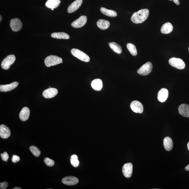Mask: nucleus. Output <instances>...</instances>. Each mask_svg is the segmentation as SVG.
I'll use <instances>...</instances> for the list:
<instances>
[{"instance_id": "nucleus-1", "label": "nucleus", "mask_w": 189, "mask_h": 189, "mask_svg": "<svg viewBox=\"0 0 189 189\" xmlns=\"http://www.w3.org/2000/svg\"><path fill=\"white\" fill-rule=\"evenodd\" d=\"M149 11L147 9H140L135 12L131 17V20L134 24H138L144 22L148 17Z\"/></svg>"}, {"instance_id": "nucleus-2", "label": "nucleus", "mask_w": 189, "mask_h": 189, "mask_svg": "<svg viewBox=\"0 0 189 189\" xmlns=\"http://www.w3.org/2000/svg\"><path fill=\"white\" fill-rule=\"evenodd\" d=\"M45 63L46 66L50 67L63 63L61 58L57 56L51 55L46 57L45 60Z\"/></svg>"}, {"instance_id": "nucleus-3", "label": "nucleus", "mask_w": 189, "mask_h": 189, "mask_svg": "<svg viewBox=\"0 0 189 189\" xmlns=\"http://www.w3.org/2000/svg\"><path fill=\"white\" fill-rule=\"evenodd\" d=\"M71 52L74 56L81 61L88 63L90 60V57L89 56L80 50L73 49L71 50Z\"/></svg>"}, {"instance_id": "nucleus-4", "label": "nucleus", "mask_w": 189, "mask_h": 189, "mask_svg": "<svg viewBox=\"0 0 189 189\" xmlns=\"http://www.w3.org/2000/svg\"><path fill=\"white\" fill-rule=\"evenodd\" d=\"M169 63L172 66L179 69H183L185 67V64L182 59L176 57L171 58Z\"/></svg>"}, {"instance_id": "nucleus-5", "label": "nucleus", "mask_w": 189, "mask_h": 189, "mask_svg": "<svg viewBox=\"0 0 189 189\" xmlns=\"http://www.w3.org/2000/svg\"><path fill=\"white\" fill-rule=\"evenodd\" d=\"M152 68L153 65L152 63L150 62H148L138 69L137 73L139 74L142 76H147L151 72Z\"/></svg>"}, {"instance_id": "nucleus-6", "label": "nucleus", "mask_w": 189, "mask_h": 189, "mask_svg": "<svg viewBox=\"0 0 189 189\" xmlns=\"http://www.w3.org/2000/svg\"><path fill=\"white\" fill-rule=\"evenodd\" d=\"M15 57L14 55L7 56L2 62L1 66L2 68L5 70L8 69L11 65H12L15 60Z\"/></svg>"}, {"instance_id": "nucleus-7", "label": "nucleus", "mask_w": 189, "mask_h": 189, "mask_svg": "<svg viewBox=\"0 0 189 189\" xmlns=\"http://www.w3.org/2000/svg\"><path fill=\"white\" fill-rule=\"evenodd\" d=\"M10 26L12 30L14 32H18L20 31L23 26V24L20 19L15 18L10 21Z\"/></svg>"}, {"instance_id": "nucleus-8", "label": "nucleus", "mask_w": 189, "mask_h": 189, "mask_svg": "<svg viewBox=\"0 0 189 189\" xmlns=\"http://www.w3.org/2000/svg\"><path fill=\"white\" fill-rule=\"evenodd\" d=\"M87 20V17L85 15H82L74 21L71 24V25L75 28H81L86 24Z\"/></svg>"}, {"instance_id": "nucleus-9", "label": "nucleus", "mask_w": 189, "mask_h": 189, "mask_svg": "<svg viewBox=\"0 0 189 189\" xmlns=\"http://www.w3.org/2000/svg\"><path fill=\"white\" fill-rule=\"evenodd\" d=\"M133 171V165L132 163H127L123 165L122 172L124 176L127 178L132 176Z\"/></svg>"}, {"instance_id": "nucleus-10", "label": "nucleus", "mask_w": 189, "mask_h": 189, "mask_svg": "<svg viewBox=\"0 0 189 189\" xmlns=\"http://www.w3.org/2000/svg\"><path fill=\"white\" fill-rule=\"evenodd\" d=\"M130 108L134 113H141L143 112V105L138 101H134L132 102L131 103Z\"/></svg>"}, {"instance_id": "nucleus-11", "label": "nucleus", "mask_w": 189, "mask_h": 189, "mask_svg": "<svg viewBox=\"0 0 189 189\" xmlns=\"http://www.w3.org/2000/svg\"><path fill=\"white\" fill-rule=\"evenodd\" d=\"M58 91L57 89L49 88L44 90L42 93L44 97L46 98H53L57 95Z\"/></svg>"}, {"instance_id": "nucleus-12", "label": "nucleus", "mask_w": 189, "mask_h": 189, "mask_svg": "<svg viewBox=\"0 0 189 189\" xmlns=\"http://www.w3.org/2000/svg\"><path fill=\"white\" fill-rule=\"evenodd\" d=\"M63 184L69 186L75 185L78 184L79 179L74 176H68L65 177L62 179Z\"/></svg>"}, {"instance_id": "nucleus-13", "label": "nucleus", "mask_w": 189, "mask_h": 189, "mask_svg": "<svg viewBox=\"0 0 189 189\" xmlns=\"http://www.w3.org/2000/svg\"><path fill=\"white\" fill-rule=\"evenodd\" d=\"M169 96V91L166 89L162 88L158 94V99L162 103L166 101Z\"/></svg>"}, {"instance_id": "nucleus-14", "label": "nucleus", "mask_w": 189, "mask_h": 189, "mask_svg": "<svg viewBox=\"0 0 189 189\" xmlns=\"http://www.w3.org/2000/svg\"><path fill=\"white\" fill-rule=\"evenodd\" d=\"M18 84V82H14L9 84L1 85L0 86V91L1 92H7L11 91V90L16 88Z\"/></svg>"}, {"instance_id": "nucleus-15", "label": "nucleus", "mask_w": 189, "mask_h": 189, "mask_svg": "<svg viewBox=\"0 0 189 189\" xmlns=\"http://www.w3.org/2000/svg\"><path fill=\"white\" fill-rule=\"evenodd\" d=\"M11 135V131L10 129L6 126L5 125L2 124L0 126V136L3 139L8 138Z\"/></svg>"}, {"instance_id": "nucleus-16", "label": "nucleus", "mask_w": 189, "mask_h": 189, "mask_svg": "<svg viewBox=\"0 0 189 189\" xmlns=\"http://www.w3.org/2000/svg\"><path fill=\"white\" fill-rule=\"evenodd\" d=\"M82 0H76L69 6L67 11L69 13L74 12L79 8L82 3Z\"/></svg>"}, {"instance_id": "nucleus-17", "label": "nucleus", "mask_w": 189, "mask_h": 189, "mask_svg": "<svg viewBox=\"0 0 189 189\" xmlns=\"http://www.w3.org/2000/svg\"><path fill=\"white\" fill-rule=\"evenodd\" d=\"M179 113L182 116L189 117V105L186 104H182L179 106Z\"/></svg>"}, {"instance_id": "nucleus-18", "label": "nucleus", "mask_w": 189, "mask_h": 189, "mask_svg": "<svg viewBox=\"0 0 189 189\" xmlns=\"http://www.w3.org/2000/svg\"><path fill=\"white\" fill-rule=\"evenodd\" d=\"M30 113V111L28 107H24L23 108L19 113V118L22 121H26L28 120L29 118Z\"/></svg>"}, {"instance_id": "nucleus-19", "label": "nucleus", "mask_w": 189, "mask_h": 189, "mask_svg": "<svg viewBox=\"0 0 189 189\" xmlns=\"http://www.w3.org/2000/svg\"><path fill=\"white\" fill-rule=\"evenodd\" d=\"M91 86L92 88L95 91H99L103 87V82L100 79H96L92 81Z\"/></svg>"}, {"instance_id": "nucleus-20", "label": "nucleus", "mask_w": 189, "mask_h": 189, "mask_svg": "<svg viewBox=\"0 0 189 189\" xmlns=\"http://www.w3.org/2000/svg\"><path fill=\"white\" fill-rule=\"evenodd\" d=\"M164 147L167 151H170L172 149L173 142L172 139L169 137H165L163 140Z\"/></svg>"}, {"instance_id": "nucleus-21", "label": "nucleus", "mask_w": 189, "mask_h": 189, "mask_svg": "<svg viewBox=\"0 0 189 189\" xmlns=\"http://www.w3.org/2000/svg\"><path fill=\"white\" fill-rule=\"evenodd\" d=\"M173 26L170 23H167L164 24L161 28V33L167 34L172 31Z\"/></svg>"}, {"instance_id": "nucleus-22", "label": "nucleus", "mask_w": 189, "mask_h": 189, "mask_svg": "<svg viewBox=\"0 0 189 189\" xmlns=\"http://www.w3.org/2000/svg\"><path fill=\"white\" fill-rule=\"evenodd\" d=\"M97 26L102 30H105L108 28L110 25V23L108 21L100 19L97 23Z\"/></svg>"}, {"instance_id": "nucleus-23", "label": "nucleus", "mask_w": 189, "mask_h": 189, "mask_svg": "<svg viewBox=\"0 0 189 189\" xmlns=\"http://www.w3.org/2000/svg\"><path fill=\"white\" fill-rule=\"evenodd\" d=\"M61 3L60 0H48L45 4L46 6L50 9H55Z\"/></svg>"}, {"instance_id": "nucleus-24", "label": "nucleus", "mask_w": 189, "mask_h": 189, "mask_svg": "<svg viewBox=\"0 0 189 189\" xmlns=\"http://www.w3.org/2000/svg\"><path fill=\"white\" fill-rule=\"evenodd\" d=\"M52 37L58 39H68L70 38L68 34L64 32H55L52 33Z\"/></svg>"}, {"instance_id": "nucleus-25", "label": "nucleus", "mask_w": 189, "mask_h": 189, "mask_svg": "<svg viewBox=\"0 0 189 189\" xmlns=\"http://www.w3.org/2000/svg\"><path fill=\"white\" fill-rule=\"evenodd\" d=\"M100 11L103 14L111 17H114L117 16V13L115 11L107 9L105 7H101L100 9Z\"/></svg>"}, {"instance_id": "nucleus-26", "label": "nucleus", "mask_w": 189, "mask_h": 189, "mask_svg": "<svg viewBox=\"0 0 189 189\" xmlns=\"http://www.w3.org/2000/svg\"><path fill=\"white\" fill-rule=\"evenodd\" d=\"M109 45L110 47L115 52L118 54H120L122 52V49L121 46L116 42H110L109 43Z\"/></svg>"}, {"instance_id": "nucleus-27", "label": "nucleus", "mask_w": 189, "mask_h": 189, "mask_svg": "<svg viewBox=\"0 0 189 189\" xmlns=\"http://www.w3.org/2000/svg\"><path fill=\"white\" fill-rule=\"evenodd\" d=\"M126 47L129 51L133 56H136L137 54V52L136 47L134 44L132 43L127 44Z\"/></svg>"}, {"instance_id": "nucleus-28", "label": "nucleus", "mask_w": 189, "mask_h": 189, "mask_svg": "<svg viewBox=\"0 0 189 189\" xmlns=\"http://www.w3.org/2000/svg\"><path fill=\"white\" fill-rule=\"evenodd\" d=\"M71 163L73 167H76L79 164V161L78 159V157L76 155H73L71 158Z\"/></svg>"}, {"instance_id": "nucleus-29", "label": "nucleus", "mask_w": 189, "mask_h": 189, "mask_svg": "<svg viewBox=\"0 0 189 189\" xmlns=\"http://www.w3.org/2000/svg\"><path fill=\"white\" fill-rule=\"evenodd\" d=\"M29 149L31 152L36 157H39L41 154V151L38 148L35 146H31L29 148Z\"/></svg>"}, {"instance_id": "nucleus-30", "label": "nucleus", "mask_w": 189, "mask_h": 189, "mask_svg": "<svg viewBox=\"0 0 189 189\" xmlns=\"http://www.w3.org/2000/svg\"><path fill=\"white\" fill-rule=\"evenodd\" d=\"M44 161L46 165L49 167L53 166L55 164V161L49 158H46L44 160Z\"/></svg>"}, {"instance_id": "nucleus-31", "label": "nucleus", "mask_w": 189, "mask_h": 189, "mask_svg": "<svg viewBox=\"0 0 189 189\" xmlns=\"http://www.w3.org/2000/svg\"><path fill=\"white\" fill-rule=\"evenodd\" d=\"M1 156L3 161H7L9 158V156L7 152H5L1 154Z\"/></svg>"}, {"instance_id": "nucleus-32", "label": "nucleus", "mask_w": 189, "mask_h": 189, "mask_svg": "<svg viewBox=\"0 0 189 189\" xmlns=\"http://www.w3.org/2000/svg\"><path fill=\"white\" fill-rule=\"evenodd\" d=\"M20 158L19 157V156L14 155L12 156V161L13 163H16L17 162L20 161Z\"/></svg>"}, {"instance_id": "nucleus-33", "label": "nucleus", "mask_w": 189, "mask_h": 189, "mask_svg": "<svg viewBox=\"0 0 189 189\" xmlns=\"http://www.w3.org/2000/svg\"><path fill=\"white\" fill-rule=\"evenodd\" d=\"M9 184L7 182H4L0 183V188L1 189H5L6 188Z\"/></svg>"}, {"instance_id": "nucleus-34", "label": "nucleus", "mask_w": 189, "mask_h": 189, "mask_svg": "<svg viewBox=\"0 0 189 189\" xmlns=\"http://www.w3.org/2000/svg\"><path fill=\"white\" fill-rule=\"evenodd\" d=\"M173 1H174V2L177 5H179L180 4V2H179V0H174Z\"/></svg>"}, {"instance_id": "nucleus-35", "label": "nucleus", "mask_w": 189, "mask_h": 189, "mask_svg": "<svg viewBox=\"0 0 189 189\" xmlns=\"http://www.w3.org/2000/svg\"><path fill=\"white\" fill-rule=\"evenodd\" d=\"M185 169L186 171H189V164L185 167Z\"/></svg>"}, {"instance_id": "nucleus-36", "label": "nucleus", "mask_w": 189, "mask_h": 189, "mask_svg": "<svg viewBox=\"0 0 189 189\" xmlns=\"http://www.w3.org/2000/svg\"><path fill=\"white\" fill-rule=\"evenodd\" d=\"M13 189H22V188H19V187H15V188H13Z\"/></svg>"}, {"instance_id": "nucleus-37", "label": "nucleus", "mask_w": 189, "mask_h": 189, "mask_svg": "<svg viewBox=\"0 0 189 189\" xmlns=\"http://www.w3.org/2000/svg\"><path fill=\"white\" fill-rule=\"evenodd\" d=\"M187 146H188V149L189 151V142H188V145H187Z\"/></svg>"}, {"instance_id": "nucleus-38", "label": "nucleus", "mask_w": 189, "mask_h": 189, "mask_svg": "<svg viewBox=\"0 0 189 189\" xmlns=\"http://www.w3.org/2000/svg\"><path fill=\"white\" fill-rule=\"evenodd\" d=\"M2 20V17L1 15H0V22H1Z\"/></svg>"}, {"instance_id": "nucleus-39", "label": "nucleus", "mask_w": 189, "mask_h": 189, "mask_svg": "<svg viewBox=\"0 0 189 189\" xmlns=\"http://www.w3.org/2000/svg\"><path fill=\"white\" fill-rule=\"evenodd\" d=\"M169 1H174V0H169Z\"/></svg>"}, {"instance_id": "nucleus-40", "label": "nucleus", "mask_w": 189, "mask_h": 189, "mask_svg": "<svg viewBox=\"0 0 189 189\" xmlns=\"http://www.w3.org/2000/svg\"><path fill=\"white\" fill-rule=\"evenodd\" d=\"M52 10H54V9H51Z\"/></svg>"}, {"instance_id": "nucleus-41", "label": "nucleus", "mask_w": 189, "mask_h": 189, "mask_svg": "<svg viewBox=\"0 0 189 189\" xmlns=\"http://www.w3.org/2000/svg\"><path fill=\"white\" fill-rule=\"evenodd\" d=\"M51 88V86H49V88Z\"/></svg>"}, {"instance_id": "nucleus-42", "label": "nucleus", "mask_w": 189, "mask_h": 189, "mask_svg": "<svg viewBox=\"0 0 189 189\" xmlns=\"http://www.w3.org/2000/svg\"><path fill=\"white\" fill-rule=\"evenodd\" d=\"M188 51H189V47H188Z\"/></svg>"}]
</instances>
